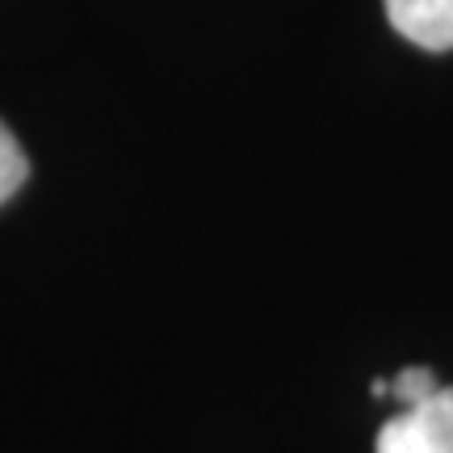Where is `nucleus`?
<instances>
[{"label":"nucleus","instance_id":"nucleus-5","mask_svg":"<svg viewBox=\"0 0 453 453\" xmlns=\"http://www.w3.org/2000/svg\"><path fill=\"white\" fill-rule=\"evenodd\" d=\"M370 390H373V399H382V395H390V382H387V378H373Z\"/></svg>","mask_w":453,"mask_h":453},{"label":"nucleus","instance_id":"nucleus-1","mask_svg":"<svg viewBox=\"0 0 453 453\" xmlns=\"http://www.w3.org/2000/svg\"><path fill=\"white\" fill-rule=\"evenodd\" d=\"M378 453H453V387L390 416L378 433Z\"/></svg>","mask_w":453,"mask_h":453},{"label":"nucleus","instance_id":"nucleus-3","mask_svg":"<svg viewBox=\"0 0 453 453\" xmlns=\"http://www.w3.org/2000/svg\"><path fill=\"white\" fill-rule=\"evenodd\" d=\"M26 177H30L26 151H21V143L13 139V130L0 122V202H9V197L26 185Z\"/></svg>","mask_w":453,"mask_h":453},{"label":"nucleus","instance_id":"nucleus-2","mask_svg":"<svg viewBox=\"0 0 453 453\" xmlns=\"http://www.w3.org/2000/svg\"><path fill=\"white\" fill-rule=\"evenodd\" d=\"M390 26L424 50L453 47V0H387Z\"/></svg>","mask_w":453,"mask_h":453},{"label":"nucleus","instance_id":"nucleus-4","mask_svg":"<svg viewBox=\"0 0 453 453\" xmlns=\"http://www.w3.org/2000/svg\"><path fill=\"white\" fill-rule=\"evenodd\" d=\"M437 390H441L437 373L424 370V365H407V370H399L395 378H390V395H395L403 407L424 403V399H428V395H437Z\"/></svg>","mask_w":453,"mask_h":453}]
</instances>
